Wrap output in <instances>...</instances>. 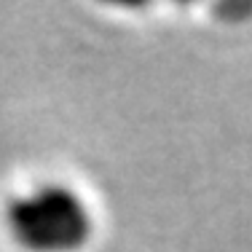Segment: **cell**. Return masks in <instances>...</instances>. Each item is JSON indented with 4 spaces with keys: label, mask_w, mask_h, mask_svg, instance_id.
Here are the masks:
<instances>
[{
    "label": "cell",
    "mask_w": 252,
    "mask_h": 252,
    "mask_svg": "<svg viewBox=\"0 0 252 252\" xmlns=\"http://www.w3.org/2000/svg\"><path fill=\"white\" fill-rule=\"evenodd\" d=\"M11 236L27 252H78L89 244L94 215L78 190L43 183L8 204Z\"/></svg>",
    "instance_id": "6da1fadb"
}]
</instances>
